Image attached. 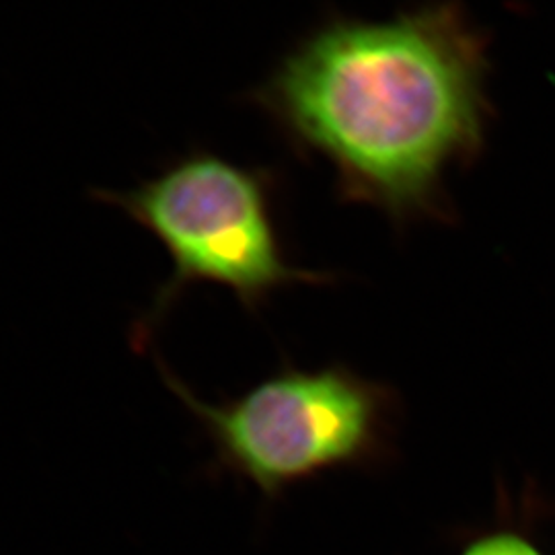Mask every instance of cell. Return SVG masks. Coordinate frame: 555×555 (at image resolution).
I'll return each instance as SVG.
<instances>
[{"instance_id": "277c9868", "label": "cell", "mask_w": 555, "mask_h": 555, "mask_svg": "<svg viewBox=\"0 0 555 555\" xmlns=\"http://www.w3.org/2000/svg\"><path fill=\"white\" fill-rule=\"evenodd\" d=\"M461 555H545L529 537L515 531H496L469 543Z\"/></svg>"}, {"instance_id": "6da1fadb", "label": "cell", "mask_w": 555, "mask_h": 555, "mask_svg": "<svg viewBox=\"0 0 555 555\" xmlns=\"http://www.w3.org/2000/svg\"><path fill=\"white\" fill-rule=\"evenodd\" d=\"M486 43L456 4L389 21H332L280 60L249 101L344 198L397 222L444 212L451 169L481 151Z\"/></svg>"}, {"instance_id": "7a4b0ae2", "label": "cell", "mask_w": 555, "mask_h": 555, "mask_svg": "<svg viewBox=\"0 0 555 555\" xmlns=\"http://www.w3.org/2000/svg\"><path fill=\"white\" fill-rule=\"evenodd\" d=\"M159 241L171 258L167 278L132 330V348L146 350L173 305L194 284H217L256 313L280 288L319 284L325 274L286 258L276 215V179L196 149L130 190H93Z\"/></svg>"}, {"instance_id": "3957f363", "label": "cell", "mask_w": 555, "mask_h": 555, "mask_svg": "<svg viewBox=\"0 0 555 555\" xmlns=\"http://www.w3.org/2000/svg\"><path fill=\"white\" fill-rule=\"evenodd\" d=\"M157 364L210 440L215 465L270 500L327 472L377 463L389 449L393 397L344 366L282 369L243 396L206 403Z\"/></svg>"}]
</instances>
